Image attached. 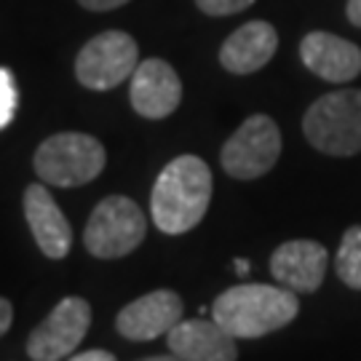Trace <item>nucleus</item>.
Instances as JSON below:
<instances>
[{"instance_id":"obj_1","label":"nucleus","mask_w":361,"mask_h":361,"mask_svg":"<svg viewBox=\"0 0 361 361\" xmlns=\"http://www.w3.org/2000/svg\"><path fill=\"white\" fill-rule=\"evenodd\" d=\"M212 201V169L198 155H180L161 169L150 193L155 228L166 235L193 231Z\"/></svg>"},{"instance_id":"obj_2","label":"nucleus","mask_w":361,"mask_h":361,"mask_svg":"<svg viewBox=\"0 0 361 361\" xmlns=\"http://www.w3.org/2000/svg\"><path fill=\"white\" fill-rule=\"evenodd\" d=\"M300 302L292 289L271 284H238L212 305V319L235 340H255L295 322Z\"/></svg>"},{"instance_id":"obj_3","label":"nucleus","mask_w":361,"mask_h":361,"mask_svg":"<svg viewBox=\"0 0 361 361\" xmlns=\"http://www.w3.org/2000/svg\"><path fill=\"white\" fill-rule=\"evenodd\" d=\"M302 131L319 153H361V89H340L319 97L302 118Z\"/></svg>"},{"instance_id":"obj_4","label":"nucleus","mask_w":361,"mask_h":361,"mask_svg":"<svg viewBox=\"0 0 361 361\" xmlns=\"http://www.w3.org/2000/svg\"><path fill=\"white\" fill-rule=\"evenodd\" d=\"M104 164H107V153L102 142L80 131L54 134L46 142H40L32 158L35 174L46 185H56V188L89 185L102 174Z\"/></svg>"},{"instance_id":"obj_5","label":"nucleus","mask_w":361,"mask_h":361,"mask_svg":"<svg viewBox=\"0 0 361 361\" xmlns=\"http://www.w3.org/2000/svg\"><path fill=\"white\" fill-rule=\"evenodd\" d=\"M145 233L147 219L142 209L126 195H107L91 212L83 231V246L91 257L118 259L142 244Z\"/></svg>"},{"instance_id":"obj_6","label":"nucleus","mask_w":361,"mask_h":361,"mask_svg":"<svg viewBox=\"0 0 361 361\" xmlns=\"http://www.w3.org/2000/svg\"><path fill=\"white\" fill-rule=\"evenodd\" d=\"M140 67V49L129 32L107 30L80 49L75 59V78L91 91H110L134 75Z\"/></svg>"},{"instance_id":"obj_7","label":"nucleus","mask_w":361,"mask_h":361,"mask_svg":"<svg viewBox=\"0 0 361 361\" xmlns=\"http://www.w3.org/2000/svg\"><path fill=\"white\" fill-rule=\"evenodd\" d=\"M281 155V131L271 116H249L222 145V169L235 180H257L268 174Z\"/></svg>"},{"instance_id":"obj_8","label":"nucleus","mask_w":361,"mask_h":361,"mask_svg":"<svg viewBox=\"0 0 361 361\" xmlns=\"http://www.w3.org/2000/svg\"><path fill=\"white\" fill-rule=\"evenodd\" d=\"M91 326V305L83 297H65L30 332L27 356L32 361H62L83 343Z\"/></svg>"},{"instance_id":"obj_9","label":"nucleus","mask_w":361,"mask_h":361,"mask_svg":"<svg viewBox=\"0 0 361 361\" xmlns=\"http://www.w3.org/2000/svg\"><path fill=\"white\" fill-rule=\"evenodd\" d=\"M182 313H185V305L177 292L155 289V292L137 297L118 313L116 329L126 340L147 343L161 335H169L182 322Z\"/></svg>"},{"instance_id":"obj_10","label":"nucleus","mask_w":361,"mask_h":361,"mask_svg":"<svg viewBox=\"0 0 361 361\" xmlns=\"http://www.w3.org/2000/svg\"><path fill=\"white\" fill-rule=\"evenodd\" d=\"M129 99L137 116L147 121L169 118L182 102V80L177 70L164 59H145L134 70Z\"/></svg>"},{"instance_id":"obj_11","label":"nucleus","mask_w":361,"mask_h":361,"mask_svg":"<svg viewBox=\"0 0 361 361\" xmlns=\"http://www.w3.org/2000/svg\"><path fill=\"white\" fill-rule=\"evenodd\" d=\"M329 265V255L322 244L308 238H295L281 244L271 257V273L281 286L295 295L316 292L324 284V273Z\"/></svg>"},{"instance_id":"obj_12","label":"nucleus","mask_w":361,"mask_h":361,"mask_svg":"<svg viewBox=\"0 0 361 361\" xmlns=\"http://www.w3.org/2000/svg\"><path fill=\"white\" fill-rule=\"evenodd\" d=\"M22 207L40 252L49 259H65L73 246V228L67 222L65 212L56 207L54 195L46 190V185H30L25 190Z\"/></svg>"},{"instance_id":"obj_13","label":"nucleus","mask_w":361,"mask_h":361,"mask_svg":"<svg viewBox=\"0 0 361 361\" xmlns=\"http://www.w3.org/2000/svg\"><path fill=\"white\" fill-rule=\"evenodd\" d=\"M300 59L329 83H348L361 73V49L332 32H308L300 43Z\"/></svg>"},{"instance_id":"obj_14","label":"nucleus","mask_w":361,"mask_h":361,"mask_svg":"<svg viewBox=\"0 0 361 361\" xmlns=\"http://www.w3.org/2000/svg\"><path fill=\"white\" fill-rule=\"evenodd\" d=\"M169 350L182 361H235V337L214 319L180 322L166 335Z\"/></svg>"},{"instance_id":"obj_15","label":"nucleus","mask_w":361,"mask_h":361,"mask_svg":"<svg viewBox=\"0 0 361 361\" xmlns=\"http://www.w3.org/2000/svg\"><path fill=\"white\" fill-rule=\"evenodd\" d=\"M276 49H279V32L268 22L255 19L225 38L219 49V65L233 75H252L271 62Z\"/></svg>"},{"instance_id":"obj_16","label":"nucleus","mask_w":361,"mask_h":361,"mask_svg":"<svg viewBox=\"0 0 361 361\" xmlns=\"http://www.w3.org/2000/svg\"><path fill=\"white\" fill-rule=\"evenodd\" d=\"M335 268L340 281L350 289H361V225L348 228L337 249Z\"/></svg>"},{"instance_id":"obj_17","label":"nucleus","mask_w":361,"mask_h":361,"mask_svg":"<svg viewBox=\"0 0 361 361\" xmlns=\"http://www.w3.org/2000/svg\"><path fill=\"white\" fill-rule=\"evenodd\" d=\"M16 116V80L8 67H0V129H6Z\"/></svg>"},{"instance_id":"obj_18","label":"nucleus","mask_w":361,"mask_h":361,"mask_svg":"<svg viewBox=\"0 0 361 361\" xmlns=\"http://www.w3.org/2000/svg\"><path fill=\"white\" fill-rule=\"evenodd\" d=\"M255 0H195V6L209 16H233L252 6Z\"/></svg>"},{"instance_id":"obj_19","label":"nucleus","mask_w":361,"mask_h":361,"mask_svg":"<svg viewBox=\"0 0 361 361\" xmlns=\"http://www.w3.org/2000/svg\"><path fill=\"white\" fill-rule=\"evenodd\" d=\"M83 8H89V11H113V8H121V6H126L129 0H78Z\"/></svg>"},{"instance_id":"obj_20","label":"nucleus","mask_w":361,"mask_h":361,"mask_svg":"<svg viewBox=\"0 0 361 361\" xmlns=\"http://www.w3.org/2000/svg\"><path fill=\"white\" fill-rule=\"evenodd\" d=\"M13 322V308L6 297H0V337L8 332V326Z\"/></svg>"},{"instance_id":"obj_21","label":"nucleus","mask_w":361,"mask_h":361,"mask_svg":"<svg viewBox=\"0 0 361 361\" xmlns=\"http://www.w3.org/2000/svg\"><path fill=\"white\" fill-rule=\"evenodd\" d=\"M70 361H118L113 353H107V350H83V353H78V356H73Z\"/></svg>"},{"instance_id":"obj_22","label":"nucleus","mask_w":361,"mask_h":361,"mask_svg":"<svg viewBox=\"0 0 361 361\" xmlns=\"http://www.w3.org/2000/svg\"><path fill=\"white\" fill-rule=\"evenodd\" d=\"M345 13H348L350 25L361 27V0H348V6H345Z\"/></svg>"},{"instance_id":"obj_23","label":"nucleus","mask_w":361,"mask_h":361,"mask_svg":"<svg viewBox=\"0 0 361 361\" xmlns=\"http://www.w3.org/2000/svg\"><path fill=\"white\" fill-rule=\"evenodd\" d=\"M140 361H182V359L174 356V353H166V356H147V359H140Z\"/></svg>"},{"instance_id":"obj_24","label":"nucleus","mask_w":361,"mask_h":361,"mask_svg":"<svg viewBox=\"0 0 361 361\" xmlns=\"http://www.w3.org/2000/svg\"><path fill=\"white\" fill-rule=\"evenodd\" d=\"M233 265H235V271H238V276H244V273H249V262H246V259H235Z\"/></svg>"}]
</instances>
